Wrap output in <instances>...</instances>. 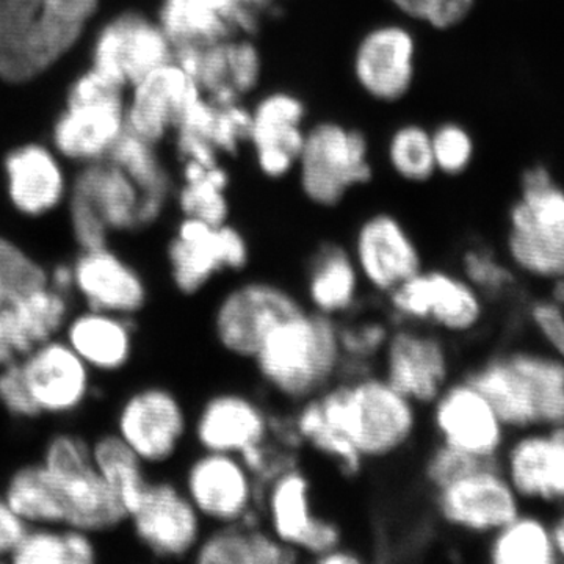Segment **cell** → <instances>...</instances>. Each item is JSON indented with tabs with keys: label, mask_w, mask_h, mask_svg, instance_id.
I'll list each match as a JSON object with an SVG mask.
<instances>
[{
	"label": "cell",
	"mask_w": 564,
	"mask_h": 564,
	"mask_svg": "<svg viewBox=\"0 0 564 564\" xmlns=\"http://www.w3.org/2000/svg\"><path fill=\"white\" fill-rule=\"evenodd\" d=\"M299 292L265 276H236L217 292L207 314L212 344L226 359L250 364L267 334L302 310Z\"/></svg>",
	"instance_id": "obj_5"
},
{
	"label": "cell",
	"mask_w": 564,
	"mask_h": 564,
	"mask_svg": "<svg viewBox=\"0 0 564 564\" xmlns=\"http://www.w3.org/2000/svg\"><path fill=\"white\" fill-rule=\"evenodd\" d=\"M549 285H551L549 296H551L554 302L558 303L560 306L564 307V274Z\"/></svg>",
	"instance_id": "obj_61"
},
{
	"label": "cell",
	"mask_w": 564,
	"mask_h": 564,
	"mask_svg": "<svg viewBox=\"0 0 564 564\" xmlns=\"http://www.w3.org/2000/svg\"><path fill=\"white\" fill-rule=\"evenodd\" d=\"M383 300L393 325L423 326L451 340L475 336L489 317L488 300L447 267H423Z\"/></svg>",
	"instance_id": "obj_6"
},
{
	"label": "cell",
	"mask_w": 564,
	"mask_h": 564,
	"mask_svg": "<svg viewBox=\"0 0 564 564\" xmlns=\"http://www.w3.org/2000/svg\"><path fill=\"white\" fill-rule=\"evenodd\" d=\"M364 560H366V556L361 554V551L343 543L317 556L314 562L318 564H358L362 563Z\"/></svg>",
	"instance_id": "obj_58"
},
{
	"label": "cell",
	"mask_w": 564,
	"mask_h": 564,
	"mask_svg": "<svg viewBox=\"0 0 564 564\" xmlns=\"http://www.w3.org/2000/svg\"><path fill=\"white\" fill-rule=\"evenodd\" d=\"M177 466V484L207 527L261 522L262 485L242 456L193 448Z\"/></svg>",
	"instance_id": "obj_14"
},
{
	"label": "cell",
	"mask_w": 564,
	"mask_h": 564,
	"mask_svg": "<svg viewBox=\"0 0 564 564\" xmlns=\"http://www.w3.org/2000/svg\"><path fill=\"white\" fill-rule=\"evenodd\" d=\"M276 419V411L250 389H215L192 410V448L243 455L272 440Z\"/></svg>",
	"instance_id": "obj_17"
},
{
	"label": "cell",
	"mask_w": 564,
	"mask_h": 564,
	"mask_svg": "<svg viewBox=\"0 0 564 564\" xmlns=\"http://www.w3.org/2000/svg\"><path fill=\"white\" fill-rule=\"evenodd\" d=\"M248 366L278 403L306 402L345 373L339 322L302 307L267 334Z\"/></svg>",
	"instance_id": "obj_2"
},
{
	"label": "cell",
	"mask_w": 564,
	"mask_h": 564,
	"mask_svg": "<svg viewBox=\"0 0 564 564\" xmlns=\"http://www.w3.org/2000/svg\"><path fill=\"white\" fill-rule=\"evenodd\" d=\"M101 538L69 525L29 527L9 562L13 564H96Z\"/></svg>",
	"instance_id": "obj_38"
},
{
	"label": "cell",
	"mask_w": 564,
	"mask_h": 564,
	"mask_svg": "<svg viewBox=\"0 0 564 564\" xmlns=\"http://www.w3.org/2000/svg\"><path fill=\"white\" fill-rule=\"evenodd\" d=\"M486 562L492 564H555L551 519L540 511L522 510L484 541Z\"/></svg>",
	"instance_id": "obj_36"
},
{
	"label": "cell",
	"mask_w": 564,
	"mask_h": 564,
	"mask_svg": "<svg viewBox=\"0 0 564 564\" xmlns=\"http://www.w3.org/2000/svg\"><path fill=\"white\" fill-rule=\"evenodd\" d=\"M503 256L519 276L551 284L564 274V187L541 163L527 169L508 210Z\"/></svg>",
	"instance_id": "obj_4"
},
{
	"label": "cell",
	"mask_w": 564,
	"mask_h": 564,
	"mask_svg": "<svg viewBox=\"0 0 564 564\" xmlns=\"http://www.w3.org/2000/svg\"><path fill=\"white\" fill-rule=\"evenodd\" d=\"M70 191L82 193L93 204L111 236L140 232V193L120 166L107 159L80 165L70 180Z\"/></svg>",
	"instance_id": "obj_33"
},
{
	"label": "cell",
	"mask_w": 564,
	"mask_h": 564,
	"mask_svg": "<svg viewBox=\"0 0 564 564\" xmlns=\"http://www.w3.org/2000/svg\"><path fill=\"white\" fill-rule=\"evenodd\" d=\"M62 339L96 377L126 372L137 355L135 321L91 307L79 306L73 311Z\"/></svg>",
	"instance_id": "obj_31"
},
{
	"label": "cell",
	"mask_w": 564,
	"mask_h": 564,
	"mask_svg": "<svg viewBox=\"0 0 564 564\" xmlns=\"http://www.w3.org/2000/svg\"><path fill=\"white\" fill-rule=\"evenodd\" d=\"M429 494L440 525L464 540L481 543L525 508L497 462L480 463Z\"/></svg>",
	"instance_id": "obj_15"
},
{
	"label": "cell",
	"mask_w": 564,
	"mask_h": 564,
	"mask_svg": "<svg viewBox=\"0 0 564 564\" xmlns=\"http://www.w3.org/2000/svg\"><path fill=\"white\" fill-rule=\"evenodd\" d=\"M87 28L62 20L41 0H0V79H39L69 54Z\"/></svg>",
	"instance_id": "obj_12"
},
{
	"label": "cell",
	"mask_w": 564,
	"mask_h": 564,
	"mask_svg": "<svg viewBox=\"0 0 564 564\" xmlns=\"http://www.w3.org/2000/svg\"><path fill=\"white\" fill-rule=\"evenodd\" d=\"M242 2L256 13L261 14L262 18L276 14L278 7H280V0H242Z\"/></svg>",
	"instance_id": "obj_60"
},
{
	"label": "cell",
	"mask_w": 564,
	"mask_h": 564,
	"mask_svg": "<svg viewBox=\"0 0 564 564\" xmlns=\"http://www.w3.org/2000/svg\"><path fill=\"white\" fill-rule=\"evenodd\" d=\"M262 525L300 560H314L345 543L344 527L318 507L313 475L293 463L262 485Z\"/></svg>",
	"instance_id": "obj_13"
},
{
	"label": "cell",
	"mask_w": 564,
	"mask_h": 564,
	"mask_svg": "<svg viewBox=\"0 0 564 564\" xmlns=\"http://www.w3.org/2000/svg\"><path fill=\"white\" fill-rule=\"evenodd\" d=\"M35 348L10 304L0 306V367L21 362Z\"/></svg>",
	"instance_id": "obj_54"
},
{
	"label": "cell",
	"mask_w": 564,
	"mask_h": 564,
	"mask_svg": "<svg viewBox=\"0 0 564 564\" xmlns=\"http://www.w3.org/2000/svg\"><path fill=\"white\" fill-rule=\"evenodd\" d=\"M124 132V88L88 68L70 82L51 147L63 161L87 165L107 159Z\"/></svg>",
	"instance_id": "obj_9"
},
{
	"label": "cell",
	"mask_w": 564,
	"mask_h": 564,
	"mask_svg": "<svg viewBox=\"0 0 564 564\" xmlns=\"http://www.w3.org/2000/svg\"><path fill=\"white\" fill-rule=\"evenodd\" d=\"M251 148L256 169L265 180L281 181L295 172L307 128L306 104L295 93H263L250 107Z\"/></svg>",
	"instance_id": "obj_26"
},
{
	"label": "cell",
	"mask_w": 564,
	"mask_h": 564,
	"mask_svg": "<svg viewBox=\"0 0 564 564\" xmlns=\"http://www.w3.org/2000/svg\"><path fill=\"white\" fill-rule=\"evenodd\" d=\"M289 425L295 434L296 443L302 451L329 464L340 477L355 480L366 473L367 464L350 441L323 417L321 408L313 399L288 408Z\"/></svg>",
	"instance_id": "obj_35"
},
{
	"label": "cell",
	"mask_w": 564,
	"mask_h": 564,
	"mask_svg": "<svg viewBox=\"0 0 564 564\" xmlns=\"http://www.w3.org/2000/svg\"><path fill=\"white\" fill-rule=\"evenodd\" d=\"M29 527L11 510L9 503L0 494V563L9 562L21 538L24 536Z\"/></svg>",
	"instance_id": "obj_55"
},
{
	"label": "cell",
	"mask_w": 564,
	"mask_h": 564,
	"mask_svg": "<svg viewBox=\"0 0 564 564\" xmlns=\"http://www.w3.org/2000/svg\"><path fill=\"white\" fill-rule=\"evenodd\" d=\"M90 447L96 469L129 516L139 507L154 473L111 430L91 437Z\"/></svg>",
	"instance_id": "obj_40"
},
{
	"label": "cell",
	"mask_w": 564,
	"mask_h": 564,
	"mask_svg": "<svg viewBox=\"0 0 564 564\" xmlns=\"http://www.w3.org/2000/svg\"><path fill=\"white\" fill-rule=\"evenodd\" d=\"M155 20L176 50L204 46L234 35L254 39L263 18L242 0H161Z\"/></svg>",
	"instance_id": "obj_30"
},
{
	"label": "cell",
	"mask_w": 564,
	"mask_h": 564,
	"mask_svg": "<svg viewBox=\"0 0 564 564\" xmlns=\"http://www.w3.org/2000/svg\"><path fill=\"white\" fill-rule=\"evenodd\" d=\"M250 129V107L245 106L243 102L217 106L210 129L212 144L221 158L237 155L242 148L248 147Z\"/></svg>",
	"instance_id": "obj_51"
},
{
	"label": "cell",
	"mask_w": 564,
	"mask_h": 564,
	"mask_svg": "<svg viewBox=\"0 0 564 564\" xmlns=\"http://www.w3.org/2000/svg\"><path fill=\"white\" fill-rule=\"evenodd\" d=\"M229 176L221 162L214 165L181 162L180 185L174 191L173 204L181 217L195 218L212 226L223 225L231 218Z\"/></svg>",
	"instance_id": "obj_37"
},
{
	"label": "cell",
	"mask_w": 564,
	"mask_h": 564,
	"mask_svg": "<svg viewBox=\"0 0 564 564\" xmlns=\"http://www.w3.org/2000/svg\"><path fill=\"white\" fill-rule=\"evenodd\" d=\"M32 344L40 345L62 337L76 302L69 293L55 291L44 284L9 303Z\"/></svg>",
	"instance_id": "obj_41"
},
{
	"label": "cell",
	"mask_w": 564,
	"mask_h": 564,
	"mask_svg": "<svg viewBox=\"0 0 564 564\" xmlns=\"http://www.w3.org/2000/svg\"><path fill=\"white\" fill-rule=\"evenodd\" d=\"M6 195L11 210L29 221H41L65 209L70 180L65 161L54 148L24 143L3 159Z\"/></svg>",
	"instance_id": "obj_27"
},
{
	"label": "cell",
	"mask_w": 564,
	"mask_h": 564,
	"mask_svg": "<svg viewBox=\"0 0 564 564\" xmlns=\"http://www.w3.org/2000/svg\"><path fill=\"white\" fill-rule=\"evenodd\" d=\"M0 494L28 527L65 525V507L39 458L14 467Z\"/></svg>",
	"instance_id": "obj_39"
},
{
	"label": "cell",
	"mask_w": 564,
	"mask_h": 564,
	"mask_svg": "<svg viewBox=\"0 0 564 564\" xmlns=\"http://www.w3.org/2000/svg\"><path fill=\"white\" fill-rule=\"evenodd\" d=\"M480 463H484V459L463 454L456 448L433 441L429 451L422 456L419 470H421L422 484L430 492L455 480L459 475L469 473Z\"/></svg>",
	"instance_id": "obj_50"
},
{
	"label": "cell",
	"mask_w": 564,
	"mask_h": 564,
	"mask_svg": "<svg viewBox=\"0 0 564 564\" xmlns=\"http://www.w3.org/2000/svg\"><path fill=\"white\" fill-rule=\"evenodd\" d=\"M459 273L491 302H502L518 289L519 274L505 256L484 243H473L459 254Z\"/></svg>",
	"instance_id": "obj_44"
},
{
	"label": "cell",
	"mask_w": 564,
	"mask_h": 564,
	"mask_svg": "<svg viewBox=\"0 0 564 564\" xmlns=\"http://www.w3.org/2000/svg\"><path fill=\"white\" fill-rule=\"evenodd\" d=\"M46 284L55 291L73 293L74 273L70 261H58L47 265Z\"/></svg>",
	"instance_id": "obj_57"
},
{
	"label": "cell",
	"mask_w": 564,
	"mask_h": 564,
	"mask_svg": "<svg viewBox=\"0 0 564 564\" xmlns=\"http://www.w3.org/2000/svg\"><path fill=\"white\" fill-rule=\"evenodd\" d=\"M496 462L524 507L564 503V441L555 429L510 433Z\"/></svg>",
	"instance_id": "obj_25"
},
{
	"label": "cell",
	"mask_w": 564,
	"mask_h": 564,
	"mask_svg": "<svg viewBox=\"0 0 564 564\" xmlns=\"http://www.w3.org/2000/svg\"><path fill=\"white\" fill-rule=\"evenodd\" d=\"M140 551L159 562L192 560L206 534V522L182 491L176 477L152 474L139 507L126 525Z\"/></svg>",
	"instance_id": "obj_16"
},
{
	"label": "cell",
	"mask_w": 564,
	"mask_h": 564,
	"mask_svg": "<svg viewBox=\"0 0 564 564\" xmlns=\"http://www.w3.org/2000/svg\"><path fill=\"white\" fill-rule=\"evenodd\" d=\"M555 510L556 513L551 519L552 533H554L556 554H558L560 562H564V503Z\"/></svg>",
	"instance_id": "obj_59"
},
{
	"label": "cell",
	"mask_w": 564,
	"mask_h": 564,
	"mask_svg": "<svg viewBox=\"0 0 564 564\" xmlns=\"http://www.w3.org/2000/svg\"><path fill=\"white\" fill-rule=\"evenodd\" d=\"M464 375L485 393L510 433L564 423V361L543 347L492 352Z\"/></svg>",
	"instance_id": "obj_3"
},
{
	"label": "cell",
	"mask_w": 564,
	"mask_h": 564,
	"mask_svg": "<svg viewBox=\"0 0 564 564\" xmlns=\"http://www.w3.org/2000/svg\"><path fill=\"white\" fill-rule=\"evenodd\" d=\"M199 96L202 88L173 58L126 91V131L159 147Z\"/></svg>",
	"instance_id": "obj_28"
},
{
	"label": "cell",
	"mask_w": 564,
	"mask_h": 564,
	"mask_svg": "<svg viewBox=\"0 0 564 564\" xmlns=\"http://www.w3.org/2000/svg\"><path fill=\"white\" fill-rule=\"evenodd\" d=\"M366 293L347 245L328 240L311 252L299 292L304 307L343 322L362 311Z\"/></svg>",
	"instance_id": "obj_29"
},
{
	"label": "cell",
	"mask_w": 564,
	"mask_h": 564,
	"mask_svg": "<svg viewBox=\"0 0 564 564\" xmlns=\"http://www.w3.org/2000/svg\"><path fill=\"white\" fill-rule=\"evenodd\" d=\"M63 210L66 212L70 240L76 245L77 251L111 243L113 236L101 215L82 193L69 188L68 202Z\"/></svg>",
	"instance_id": "obj_49"
},
{
	"label": "cell",
	"mask_w": 564,
	"mask_h": 564,
	"mask_svg": "<svg viewBox=\"0 0 564 564\" xmlns=\"http://www.w3.org/2000/svg\"><path fill=\"white\" fill-rule=\"evenodd\" d=\"M527 321L543 348L564 361V307L551 296L533 300L527 306Z\"/></svg>",
	"instance_id": "obj_53"
},
{
	"label": "cell",
	"mask_w": 564,
	"mask_h": 564,
	"mask_svg": "<svg viewBox=\"0 0 564 564\" xmlns=\"http://www.w3.org/2000/svg\"><path fill=\"white\" fill-rule=\"evenodd\" d=\"M384 161L393 176L406 184L421 185L433 180L432 131L419 122H403L389 133Z\"/></svg>",
	"instance_id": "obj_42"
},
{
	"label": "cell",
	"mask_w": 564,
	"mask_h": 564,
	"mask_svg": "<svg viewBox=\"0 0 564 564\" xmlns=\"http://www.w3.org/2000/svg\"><path fill=\"white\" fill-rule=\"evenodd\" d=\"M348 250L367 292L384 299L426 265L417 237L388 210L366 215L352 229Z\"/></svg>",
	"instance_id": "obj_21"
},
{
	"label": "cell",
	"mask_w": 564,
	"mask_h": 564,
	"mask_svg": "<svg viewBox=\"0 0 564 564\" xmlns=\"http://www.w3.org/2000/svg\"><path fill=\"white\" fill-rule=\"evenodd\" d=\"M47 265L13 237L0 234V306L46 284Z\"/></svg>",
	"instance_id": "obj_45"
},
{
	"label": "cell",
	"mask_w": 564,
	"mask_h": 564,
	"mask_svg": "<svg viewBox=\"0 0 564 564\" xmlns=\"http://www.w3.org/2000/svg\"><path fill=\"white\" fill-rule=\"evenodd\" d=\"M226 76L234 95L245 101L261 87L263 58L252 36L234 35L225 40Z\"/></svg>",
	"instance_id": "obj_47"
},
{
	"label": "cell",
	"mask_w": 564,
	"mask_h": 564,
	"mask_svg": "<svg viewBox=\"0 0 564 564\" xmlns=\"http://www.w3.org/2000/svg\"><path fill=\"white\" fill-rule=\"evenodd\" d=\"M70 265L79 306L135 318L151 302L147 274L111 243L77 251Z\"/></svg>",
	"instance_id": "obj_23"
},
{
	"label": "cell",
	"mask_w": 564,
	"mask_h": 564,
	"mask_svg": "<svg viewBox=\"0 0 564 564\" xmlns=\"http://www.w3.org/2000/svg\"><path fill=\"white\" fill-rule=\"evenodd\" d=\"M345 373L377 369L393 328L388 315L358 314L339 322Z\"/></svg>",
	"instance_id": "obj_43"
},
{
	"label": "cell",
	"mask_w": 564,
	"mask_h": 564,
	"mask_svg": "<svg viewBox=\"0 0 564 564\" xmlns=\"http://www.w3.org/2000/svg\"><path fill=\"white\" fill-rule=\"evenodd\" d=\"M198 564H293L300 562L262 522L209 527L193 555Z\"/></svg>",
	"instance_id": "obj_34"
},
{
	"label": "cell",
	"mask_w": 564,
	"mask_h": 564,
	"mask_svg": "<svg viewBox=\"0 0 564 564\" xmlns=\"http://www.w3.org/2000/svg\"><path fill=\"white\" fill-rule=\"evenodd\" d=\"M323 417L355 445L367 466L413 451L425 432V411L377 369L344 373L315 395Z\"/></svg>",
	"instance_id": "obj_1"
},
{
	"label": "cell",
	"mask_w": 564,
	"mask_h": 564,
	"mask_svg": "<svg viewBox=\"0 0 564 564\" xmlns=\"http://www.w3.org/2000/svg\"><path fill=\"white\" fill-rule=\"evenodd\" d=\"M419 40L404 20L378 22L356 41L351 77L373 102L397 104L413 90L417 79Z\"/></svg>",
	"instance_id": "obj_19"
},
{
	"label": "cell",
	"mask_w": 564,
	"mask_h": 564,
	"mask_svg": "<svg viewBox=\"0 0 564 564\" xmlns=\"http://www.w3.org/2000/svg\"><path fill=\"white\" fill-rule=\"evenodd\" d=\"M21 367L43 417H73L98 397V377L62 337L36 345Z\"/></svg>",
	"instance_id": "obj_24"
},
{
	"label": "cell",
	"mask_w": 564,
	"mask_h": 564,
	"mask_svg": "<svg viewBox=\"0 0 564 564\" xmlns=\"http://www.w3.org/2000/svg\"><path fill=\"white\" fill-rule=\"evenodd\" d=\"M173 57V43L158 20L139 11H122L93 36L90 68L128 91Z\"/></svg>",
	"instance_id": "obj_22"
},
{
	"label": "cell",
	"mask_w": 564,
	"mask_h": 564,
	"mask_svg": "<svg viewBox=\"0 0 564 564\" xmlns=\"http://www.w3.org/2000/svg\"><path fill=\"white\" fill-rule=\"evenodd\" d=\"M293 174L307 203L336 209L352 191L372 182V147L366 133L344 122H315L307 128Z\"/></svg>",
	"instance_id": "obj_8"
},
{
	"label": "cell",
	"mask_w": 564,
	"mask_h": 564,
	"mask_svg": "<svg viewBox=\"0 0 564 564\" xmlns=\"http://www.w3.org/2000/svg\"><path fill=\"white\" fill-rule=\"evenodd\" d=\"M192 408L163 383L137 386L118 400L111 432L151 473L169 469L191 451Z\"/></svg>",
	"instance_id": "obj_10"
},
{
	"label": "cell",
	"mask_w": 564,
	"mask_h": 564,
	"mask_svg": "<svg viewBox=\"0 0 564 564\" xmlns=\"http://www.w3.org/2000/svg\"><path fill=\"white\" fill-rule=\"evenodd\" d=\"M39 459L61 496L65 525L99 538L124 529L128 511L96 469L88 437L58 430L46 437Z\"/></svg>",
	"instance_id": "obj_7"
},
{
	"label": "cell",
	"mask_w": 564,
	"mask_h": 564,
	"mask_svg": "<svg viewBox=\"0 0 564 564\" xmlns=\"http://www.w3.org/2000/svg\"><path fill=\"white\" fill-rule=\"evenodd\" d=\"M555 432L558 433V436L564 441V423L563 425L555 426Z\"/></svg>",
	"instance_id": "obj_62"
},
{
	"label": "cell",
	"mask_w": 564,
	"mask_h": 564,
	"mask_svg": "<svg viewBox=\"0 0 564 564\" xmlns=\"http://www.w3.org/2000/svg\"><path fill=\"white\" fill-rule=\"evenodd\" d=\"M423 411L433 441L484 462H496L510 436L491 402L466 375L455 377Z\"/></svg>",
	"instance_id": "obj_18"
},
{
	"label": "cell",
	"mask_w": 564,
	"mask_h": 564,
	"mask_svg": "<svg viewBox=\"0 0 564 564\" xmlns=\"http://www.w3.org/2000/svg\"><path fill=\"white\" fill-rule=\"evenodd\" d=\"M41 2L62 20L88 28L101 9L102 0H41Z\"/></svg>",
	"instance_id": "obj_56"
},
{
	"label": "cell",
	"mask_w": 564,
	"mask_h": 564,
	"mask_svg": "<svg viewBox=\"0 0 564 564\" xmlns=\"http://www.w3.org/2000/svg\"><path fill=\"white\" fill-rule=\"evenodd\" d=\"M251 245L231 221L212 226L181 217L163 251L166 278L177 295L198 299L226 276H240L251 265Z\"/></svg>",
	"instance_id": "obj_11"
},
{
	"label": "cell",
	"mask_w": 564,
	"mask_h": 564,
	"mask_svg": "<svg viewBox=\"0 0 564 564\" xmlns=\"http://www.w3.org/2000/svg\"><path fill=\"white\" fill-rule=\"evenodd\" d=\"M400 20L447 32L473 14L477 0H386Z\"/></svg>",
	"instance_id": "obj_46"
},
{
	"label": "cell",
	"mask_w": 564,
	"mask_h": 564,
	"mask_svg": "<svg viewBox=\"0 0 564 564\" xmlns=\"http://www.w3.org/2000/svg\"><path fill=\"white\" fill-rule=\"evenodd\" d=\"M107 161L120 166L140 193V231L158 226L172 206L176 191L172 173L159 154L158 144L126 131L107 155Z\"/></svg>",
	"instance_id": "obj_32"
},
{
	"label": "cell",
	"mask_w": 564,
	"mask_h": 564,
	"mask_svg": "<svg viewBox=\"0 0 564 564\" xmlns=\"http://www.w3.org/2000/svg\"><path fill=\"white\" fill-rule=\"evenodd\" d=\"M452 340L415 325H393L377 370L425 410L456 377Z\"/></svg>",
	"instance_id": "obj_20"
},
{
	"label": "cell",
	"mask_w": 564,
	"mask_h": 564,
	"mask_svg": "<svg viewBox=\"0 0 564 564\" xmlns=\"http://www.w3.org/2000/svg\"><path fill=\"white\" fill-rule=\"evenodd\" d=\"M0 408L18 422L43 419L25 381L21 362L0 367Z\"/></svg>",
	"instance_id": "obj_52"
},
{
	"label": "cell",
	"mask_w": 564,
	"mask_h": 564,
	"mask_svg": "<svg viewBox=\"0 0 564 564\" xmlns=\"http://www.w3.org/2000/svg\"><path fill=\"white\" fill-rule=\"evenodd\" d=\"M432 148L436 173L462 176L474 162L475 141L464 126L455 121L437 124L432 131Z\"/></svg>",
	"instance_id": "obj_48"
}]
</instances>
